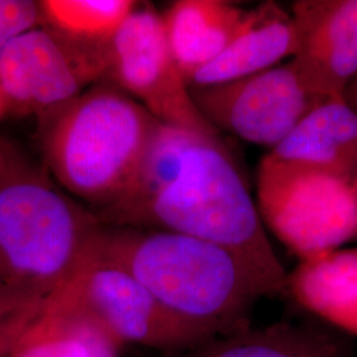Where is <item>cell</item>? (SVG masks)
Segmentation results:
<instances>
[{
  "label": "cell",
  "instance_id": "7a4b0ae2",
  "mask_svg": "<svg viewBox=\"0 0 357 357\" xmlns=\"http://www.w3.org/2000/svg\"><path fill=\"white\" fill-rule=\"evenodd\" d=\"M93 248L128 270L178 318L213 336L252 326L257 302L274 298L240 257L191 236L102 224Z\"/></svg>",
  "mask_w": 357,
  "mask_h": 357
},
{
  "label": "cell",
  "instance_id": "e0dca14e",
  "mask_svg": "<svg viewBox=\"0 0 357 357\" xmlns=\"http://www.w3.org/2000/svg\"><path fill=\"white\" fill-rule=\"evenodd\" d=\"M44 26L82 45L109 43L138 1L132 0H41Z\"/></svg>",
  "mask_w": 357,
  "mask_h": 357
},
{
  "label": "cell",
  "instance_id": "9a60e30c",
  "mask_svg": "<svg viewBox=\"0 0 357 357\" xmlns=\"http://www.w3.org/2000/svg\"><path fill=\"white\" fill-rule=\"evenodd\" d=\"M245 13L225 0H178L162 13L169 50L187 85L227 48Z\"/></svg>",
  "mask_w": 357,
  "mask_h": 357
},
{
  "label": "cell",
  "instance_id": "ba28073f",
  "mask_svg": "<svg viewBox=\"0 0 357 357\" xmlns=\"http://www.w3.org/2000/svg\"><path fill=\"white\" fill-rule=\"evenodd\" d=\"M105 45H82L45 26L13 38L0 52V97L7 115H35L41 122L102 82Z\"/></svg>",
  "mask_w": 357,
  "mask_h": 357
},
{
  "label": "cell",
  "instance_id": "44dd1931",
  "mask_svg": "<svg viewBox=\"0 0 357 357\" xmlns=\"http://www.w3.org/2000/svg\"><path fill=\"white\" fill-rule=\"evenodd\" d=\"M15 151H16V147L13 144H11L10 142L0 139V176L8 165V162L11 160Z\"/></svg>",
  "mask_w": 357,
  "mask_h": 357
},
{
  "label": "cell",
  "instance_id": "603a6c76",
  "mask_svg": "<svg viewBox=\"0 0 357 357\" xmlns=\"http://www.w3.org/2000/svg\"><path fill=\"white\" fill-rule=\"evenodd\" d=\"M6 115H7V107H6V105L3 102V98L0 97V121H1Z\"/></svg>",
  "mask_w": 357,
  "mask_h": 357
},
{
  "label": "cell",
  "instance_id": "9c48e42d",
  "mask_svg": "<svg viewBox=\"0 0 357 357\" xmlns=\"http://www.w3.org/2000/svg\"><path fill=\"white\" fill-rule=\"evenodd\" d=\"M205 121L218 132L268 151L278 147L318 103L293 60L222 84L190 88Z\"/></svg>",
  "mask_w": 357,
  "mask_h": 357
},
{
  "label": "cell",
  "instance_id": "ac0fdd59",
  "mask_svg": "<svg viewBox=\"0 0 357 357\" xmlns=\"http://www.w3.org/2000/svg\"><path fill=\"white\" fill-rule=\"evenodd\" d=\"M40 26L44 20L38 1L0 0V52L13 38Z\"/></svg>",
  "mask_w": 357,
  "mask_h": 357
},
{
  "label": "cell",
  "instance_id": "2e32d148",
  "mask_svg": "<svg viewBox=\"0 0 357 357\" xmlns=\"http://www.w3.org/2000/svg\"><path fill=\"white\" fill-rule=\"evenodd\" d=\"M121 348L93 321L44 307L10 357H118Z\"/></svg>",
  "mask_w": 357,
  "mask_h": 357
},
{
  "label": "cell",
  "instance_id": "d6986e66",
  "mask_svg": "<svg viewBox=\"0 0 357 357\" xmlns=\"http://www.w3.org/2000/svg\"><path fill=\"white\" fill-rule=\"evenodd\" d=\"M45 305V301L0 293V330L17 320L38 315L44 310Z\"/></svg>",
  "mask_w": 357,
  "mask_h": 357
},
{
  "label": "cell",
  "instance_id": "ffe728a7",
  "mask_svg": "<svg viewBox=\"0 0 357 357\" xmlns=\"http://www.w3.org/2000/svg\"><path fill=\"white\" fill-rule=\"evenodd\" d=\"M41 312L38 315H32V317H26L23 319L17 320L13 324L0 330V357L11 356L16 345L19 344V342L23 339V336L29 330V327L41 315Z\"/></svg>",
  "mask_w": 357,
  "mask_h": 357
},
{
  "label": "cell",
  "instance_id": "8fae6325",
  "mask_svg": "<svg viewBox=\"0 0 357 357\" xmlns=\"http://www.w3.org/2000/svg\"><path fill=\"white\" fill-rule=\"evenodd\" d=\"M298 48L291 11L274 1L246 10L243 22L227 48L188 81L202 88L252 76L293 59Z\"/></svg>",
  "mask_w": 357,
  "mask_h": 357
},
{
  "label": "cell",
  "instance_id": "3957f363",
  "mask_svg": "<svg viewBox=\"0 0 357 357\" xmlns=\"http://www.w3.org/2000/svg\"><path fill=\"white\" fill-rule=\"evenodd\" d=\"M101 225L16 150L0 176V293L47 302L75 275Z\"/></svg>",
  "mask_w": 357,
  "mask_h": 357
},
{
  "label": "cell",
  "instance_id": "8992f818",
  "mask_svg": "<svg viewBox=\"0 0 357 357\" xmlns=\"http://www.w3.org/2000/svg\"><path fill=\"white\" fill-rule=\"evenodd\" d=\"M45 307L93 321L121 347L141 345L159 354L185 351L217 337L178 318L128 270L98 255L93 245L75 275Z\"/></svg>",
  "mask_w": 357,
  "mask_h": 357
},
{
  "label": "cell",
  "instance_id": "5b68a950",
  "mask_svg": "<svg viewBox=\"0 0 357 357\" xmlns=\"http://www.w3.org/2000/svg\"><path fill=\"white\" fill-rule=\"evenodd\" d=\"M255 204L268 233L298 261L357 240V181L266 153L257 169Z\"/></svg>",
  "mask_w": 357,
  "mask_h": 357
},
{
  "label": "cell",
  "instance_id": "52a82bcc",
  "mask_svg": "<svg viewBox=\"0 0 357 357\" xmlns=\"http://www.w3.org/2000/svg\"><path fill=\"white\" fill-rule=\"evenodd\" d=\"M102 82L141 103L165 125L221 137L200 114L171 53L162 13L139 4L105 45Z\"/></svg>",
  "mask_w": 357,
  "mask_h": 357
},
{
  "label": "cell",
  "instance_id": "7c38bea8",
  "mask_svg": "<svg viewBox=\"0 0 357 357\" xmlns=\"http://www.w3.org/2000/svg\"><path fill=\"white\" fill-rule=\"evenodd\" d=\"M286 295L321 324L357 339V248L298 262Z\"/></svg>",
  "mask_w": 357,
  "mask_h": 357
},
{
  "label": "cell",
  "instance_id": "5bb4252c",
  "mask_svg": "<svg viewBox=\"0 0 357 357\" xmlns=\"http://www.w3.org/2000/svg\"><path fill=\"white\" fill-rule=\"evenodd\" d=\"M268 153L357 181V112L343 97L326 98Z\"/></svg>",
  "mask_w": 357,
  "mask_h": 357
},
{
  "label": "cell",
  "instance_id": "7402d4cb",
  "mask_svg": "<svg viewBox=\"0 0 357 357\" xmlns=\"http://www.w3.org/2000/svg\"><path fill=\"white\" fill-rule=\"evenodd\" d=\"M345 102L348 103L351 107H354L357 112V76L349 82L343 94Z\"/></svg>",
  "mask_w": 357,
  "mask_h": 357
},
{
  "label": "cell",
  "instance_id": "6da1fadb",
  "mask_svg": "<svg viewBox=\"0 0 357 357\" xmlns=\"http://www.w3.org/2000/svg\"><path fill=\"white\" fill-rule=\"evenodd\" d=\"M96 216L105 225L167 230L216 243L240 257L274 298L286 295L289 271L221 137L160 123L126 191Z\"/></svg>",
  "mask_w": 357,
  "mask_h": 357
},
{
  "label": "cell",
  "instance_id": "277c9868",
  "mask_svg": "<svg viewBox=\"0 0 357 357\" xmlns=\"http://www.w3.org/2000/svg\"><path fill=\"white\" fill-rule=\"evenodd\" d=\"M160 123L123 91L93 85L38 122L45 168L65 192L100 212L126 191Z\"/></svg>",
  "mask_w": 357,
  "mask_h": 357
},
{
  "label": "cell",
  "instance_id": "4fadbf2b",
  "mask_svg": "<svg viewBox=\"0 0 357 357\" xmlns=\"http://www.w3.org/2000/svg\"><path fill=\"white\" fill-rule=\"evenodd\" d=\"M153 357H354V352L347 336L319 321H277Z\"/></svg>",
  "mask_w": 357,
  "mask_h": 357
},
{
  "label": "cell",
  "instance_id": "30bf717a",
  "mask_svg": "<svg viewBox=\"0 0 357 357\" xmlns=\"http://www.w3.org/2000/svg\"><path fill=\"white\" fill-rule=\"evenodd\" d=\"M298 35L293 60L307 85L340 98L357 76V0H298L291 8Z\"/></svg>",
  "mask_w": 357,
  "mask_h": 357
}]
</instances>
